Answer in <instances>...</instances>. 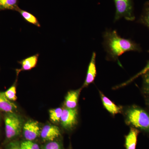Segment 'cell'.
I'll use <instances>...</instances> for the list:
<instances>
[{
  "instance_id": "1",
  "label": "cell",
  "mask_w": 149,
  "mask_h": 149,
  "mask_svg": "<svg viewBox=\"0 0 149 149\" xmlns=\"http://www.w3.org/2000/svg\"><path fill=\"white\" fill-rule=\"evenodd\" d=\"M104 48L109 60L116 61L123 54L130 51H139L138 45L130 39L118 35L116 30H107L104 33Z\"/></svg>"
},
{
  "instance_id": "2",
  "label": "cell",
  "mask_w": 149,
  "mask_h": 149,
  "mask_svg": "<svg viewBox=\"0 0 149 149\" xmlns=\"http://www.w3.org/2000/svg\"><path fill=\"white\" fill-rule=\"evenodd\" d=\"M127 118L129 123L136 128L149 132V115L143 110L131 109L127 112Z\"/></svg>"
},
{
  "instance_id": "3",
  "label": "cell",
  "mask_w": 149,
  "mask_h": 149,
  "mask_svg": "<svg viewBox=\"0 0 149 149\" xmlns=\"http://www.w3.org/2000/svg\"><path fill=\"white\" fill-rule=\"evenodd\" d=\"M114 2L116 7L115 22L122 17L128 21L135 19L132 0H114Z\"/></svg>"
},
{
  "instance_id": "4",
  "label": "cell",
  "mask_w": 149,
  "mask_h": 149,
  "mask_svg": "<svg viewBox=\"0 0 149 149\" xmlns=\"http://www.w3.org/2000/svg\"><path fill=\"white\" fill-rule=\"evenodd\" d=\"M6 138L10 139L16 137L21 132L22 122L18 116L14 113H8L5 118Z\"/></svg>"
},
{
  "instance_id": "5",
  "label": "cell",
  "mask_w": 149,
  "mask_h": 149,
  "mask_svg": "<svg viewBox=\"0 0 149 149\" xmlns=\"http://www.w3.org/2000/svg\"><path fill=\"white\" fill-rule=\"evenodd\" d=\"M40 132V126L37 121L29 120L23 127V134L27 141L35 140L39 136Z\"/></svg>"
},
{
  "instance_id": "6",
  "label": "cell",
  "mask_w": 149,
  "mask_h": 149,
  "mask_svg": "<svg viewBox=\"0 0 149 149\" xmlns=\"http://www.w3.org/2000/svg\"><path fill=\"white\" fill-rule=\"evenodd\" d=\"M77 111L76 109L66 108L63 110L61 121L62 125L67 129L71 128L76 123Z\"/></svg>"
},
{
  "instance_id": "7",
  "label": "cell",
  "mask_w": 149,
  "mask_h": 149,
  "mask_svg": "<svg viewBox=\"0 0 149 149\" xmlns=\"http://www.w3.org/2000/svg\"><path fill=\"white\" fill-rule=\"evenodd\" d=\"M41 138L45 141H53L60 136V131L55 125L48 124L44 126L40 132Z\"/></svg>"
},
{
  "instance_id": "8",
  "label": "cell",
  "mask_w": 149,
  "mask_h": 149,
  "mask_svg": "<svg viewBox=\"0 0 149 149\" xmlns=\"http://www.w3.org/2000/svg\"><path fill=\"white\" fill-rule=\"evenodd\" d=\"M95 52H94L92 54L91 61L88 66V72L86 75L85 83L83 85V87H87L88 85L93 83L95 80L97 75V69L96 66Z\"/></svg>"
},
{
  "instance_id": "9",
  "label": "cell",
  "mask_w": 149,
  "mask_h": 149,
  "mask_svg": "<svg viewBox=\"0 0 149 149\" xmlns=\"http://www.w3.org/2000/svg\"><path fill=\"white\" fill-rule=\"evenodd\" d=\"M17 106L6 97L4 93L0 92V110L7 113H13Z\"/></svg>"
},
{
  "instance_id": "10",
  "label": "cell",
  "mask_w": 149,
  "mask_h": 149,
  "mask_svg": "<svg viewBox=\"0 0 149 149\" xmlns=\"http://www.w3.org/2000/svg\"><path fill=\"white\" fill-rule=\"evenodd\" d=\"M80 92V90L71 91L68 92L65 97V102L67 108L73 109L76 107Z\"/></svg>"
},
{
  "instance_id": "11",
  "label": "cell",
  "mask_w": 149,
  "mask_h": 149,
  "mask_svg": "<svg viewBox=\"0 0 149 149\" xmlns=\"http://www.w3.org/2000/svg\"><path fill=\"white\" fill-rule=\"evenodd\" d=\"M139 130L131 128L130 132L125 138L126 149H136Z\"/></svg>"
},
{
  "instance_id": "12",
  "label": "cell",
  "mask_w": 149,
  "mask_h": 149,
  "mask_svg": "<svg viewBox=\"0 0 149 149\" xmlns=\"http://www.w3.org/2000/svg\"><path fill=\"white\" fill-rule=\"evenodd\" d=\"M39 56L38 54H37L20 61V63L21 64L22 67L21 69L19 70V72L21 70H30L35 68L37 65Z\"/></svg>"
},
{
  "instance_id": "13",
  "label": "cell",
  "mask_w": 149,
  "mask_h": 149,
  "mask_svg": "<svg viewBox=\"0 0 149 149\" xmlns=\"http://www.w3.org/2000/svg\"><path fill=\"white\" fill-rule=\"evenodd\" d=\"M102 102L104 107L107 110L112 114H116L120 112V109L113 102L108 98L104 95L102 93H100Z\"/></svg>"
},
{
  "instance_id": "14",
  "label": "cell",
  "mask_w": 149,
  "mask_h": 149,
  "mask_svg": "<svg viewBox=\"0 0 149 149\" xmlns=\"http://www.w3.org/2000/svg\"><path fill=\"white\" fill-rule=\"evenodd\" d=\"M18 8L17 0H0V10H17Z\"/></svg>"
},
{
  "instance_id": "15",
  "label": "cell",
  "mask_w": 149,
  "mask_h": 149,
  "mask_svg": "<svg viewBox=\"0 0 149 149\" xmlns=\"http://www.w3.org/2000/svg\"><path fill=\"white\" fill-rule=\"evenodd\" d=\"M17 11L20 13L22 17L27 22L36 25L37 27H40V24L37 20V18L32 14L29 13L28 12L22 10L19 8L17 10Z\"/></svg>"
},
{
  "instance_id": "16",
  "label": "cell",
  "mask_w": 149,
  "mask_h": 149,
  "mask_svg": "<svg viewBox=\"0 0 149 149\" xmlns=\"http://www.w3.org/2000/svg\"><path fill=\"white\" fill-rule=\"evenodd\" d=\"M63 110L61 108L50 110L49 112L51 120L54 122H59L61 118Z\"/></svg>"
},
{
  "instance_id": "17",
  "label": "cell",
  "mask_w": 149,
  "mask_h": 149,
  "mask_svg": "<svg viewBox=\"0 0 149 149\" xmlns=\"http://www.w3.org/2000/svg\"><path fill=\"white\" fill-rule=\"evenodd\" d=\"M4 93L6 97L10 101H15L17 99L16 87L15 85H13Z\"/></svg>"
},
{
  "instance_id": "18",
  "label": "cell",
  "mask_w": 149,
  "mask_h": 149,
  "mask_svg": "<svg viewBox=\"0 0 149 149\" xmlns=\"http://www.w3.org/2000/svg\"><path fill=\"white\" fill-rule=\"evenodd\" d=\"M21 149H40L39 145L32 141H26L20 144Z\"/></svg>"
},
{
  "instance_id": "19",
  "label": "cell",
  "mask_w": 149,
  "mask_h": 149,
  "mask_svg": "<svg viewBox=\"0 0 149 149\" xmlns=\"http://www.w3.org/2000/svg\"><path fill=\"white\" fill-rule=\"evenodd\" d=\"M149 71V61L148 62V64H147V65H146V66L145 67V68L141 70V71H140V72H139L138 74H136L135 76H133V77L130 79V80H128V81H127V82H125V83H123V84H122L120 86H125V85H127V84H129L130 83H131V82L136 79V78H137V77H139V76H141L142 75H143V74H146V73L148 71Z\"/></svg>"
},
{
  "instance_id": "20",
  "label": "cell",
  "mask_w": 149,
  "mask_h": 149,
  "mask_svg": "<svg viewBox=\"0 0 149 149\" xmlns=\"http://www.w3.org/2000/svg\"><path fill=\"white\" fill-rule=\"evenodd\" d=\"M141 21L149 27V4L146 6L143 14L141 18Z\"/></svg>"
},
{
  "instance_id": "21",
  "label": "cell",
  "mask_w": 149,
  "mask_h": 149,
  "mask_svg": "<svg viewBox=\"0 0 149 149\" xmlns=\"http://www.w3.org/2000/svg\"><path fill=\"white\" fill-rule=\"evenodd\" d=\"M43 149H61V148L59 143L53 141L46 144Z\"/></svg>"
},
{
  "instance_id": "22",
  "label": "cell",
  "mask_w": 149,
  "mask_h": 149,
  "mask_svg": "<svg viewBox=\"0 0 149 149\" xmlns=\"http://www.w3.org/2000/svg\"><path fill=\"white\" fill-rule=\"evenodd\" d=\"M144 83L146 86V89L149 93V71L147 72L146 74H143Z\"/></svg>"
},
{
  "instance_id": "23",
  "label": "cell",
  "mask_w": 149,
  "mask_h": 149,
  "mask_svg": "<svg viewBox=\"0 0 149 149\" xmlns=\"http://www.w3.org/2000/svg\"><path fill=\"white\" fill-rule=\"evenodd\" d=\"M6 149H21L20 146L18 142H11L8 146Z\"/></svg>"
}]
</instances>
